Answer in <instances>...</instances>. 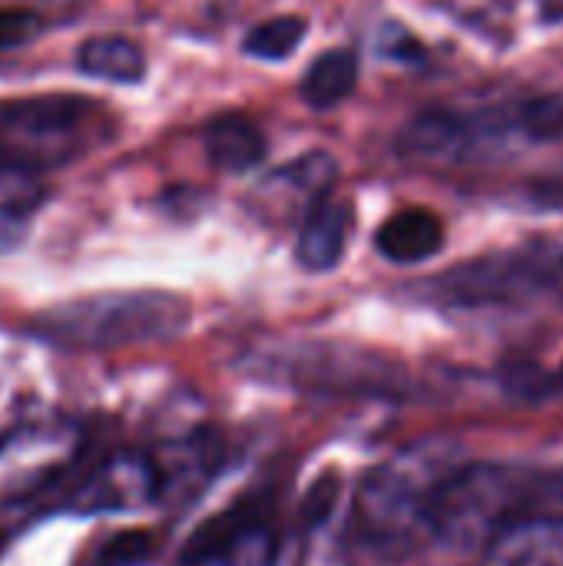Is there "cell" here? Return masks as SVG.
<instances>
[{
    "instance_id": "1",
    "label": "cell",
    "mask_w": 563,
    "mask_h": 566,
    "mask_svg": "<svg viewBox=\"0 0 563 566\" xmlns=\"http://www.w3.org/2000/svg\"><path fill=\"white\" fill-rule=\"evenodd\" d=\"M531 514H563V471L528 464H465L441 491L428 531L461 554L488 551L514 521Z\"/></svg>"
},
{
    "instance_id": "2",
    "label": "cell",
    "mask_w": 563,
    "mask_h": 566,
    "mask_svg": "<svg viewBox=\"0 0 563 566\" xmlns=\"http://www.w3.org/2000/svg\"><path fill=\"white\" fill-rule=\"evenodd\" d=\"M465 448L455 438H418L382 461L355 491V527L372 544H405L428 527L448 481L465 468Z\"/></svg>"
},
{
    "instance_id": "3",
    "label": "cell",
    "mask_w": 563,
    "mask_h": 566,
    "mask_svg": "<svg viewBox=\"0 0 563 566\" xmlns=\"http://www.w3.org/2000/svg\"><path fill=\"white\" fill-rule=\"evenodd\" d=\"M192 308L183 295L163 289L103 292L53 305L37 315L33 332L60 348L110 352L129 345L173 342L189 328Z\"/></svg>"
},
{
    "instance_id": "4",
    "label": "cell",
    "mask_w": 563,
    "mask_h": 566,
    "mask_svg": "<svg viewBox=\"0 0 563 566\" xmlns=\"http://www.w3.org/2000/svg\"><path fill=\"white\" fill-rule=\"evenodd\" d=\"M103 133V103L90 96L43 93L0 99V172H53L96 149Z\"/></svg>"
},
{
    "instance_id": "5",
    "label": "cell",
    "mask_w": 563,
    "mask_h": 566,
    "mask_svg": "<svg viewBox=\"0 0 563 566\" xmlns=\"http://www.w3.org/2000/svg\"><path fill=\"white\" fill-rule=\"evenodd\" d=\"M252 371L265 381L338 398H398L408 388L402 365L355 345L299 342L285 348H262L252 358Z\"/></svg>"
},
{
    "instance_id": "6",
    "label": "cell",
    "mask_w": 563,
    "mask_h": 566,
    "mask_svg": "<svg viewBox=\"0 0 563 566\" xmlns=\"http://www.w3.org/2000/svg\"><path fill=\"white\" fill-rule=\"evenodd\" d=\"M86 448V431L73 418L30 421L0 438V504H23L50 491Z\"/></svg>"
},
{
    "instance_id": "7",
    "label": "cell",
    "mask_w": 563,
    "mask_h": 566,
    "mask_svg": "<svg viewBox=\"0 0 563 566\" xmlns=\"http://www.w3.org/2000/svg\"><path fill=\"white\" fill-rule=\"evenodd\" d=\"M159 501V471L153 454L116 451L103 458L66 497V511L76 517L129 514Z\"/></svg>"
},
{
    "instance_id": "8",
    "label": "cell",
    "mask_w": 563,
    "mask_h": 566,
    "mask_svg": "<svg viewBox=\"0 0 563 566\" xmlns=\"http://www.w3.org/2000/svg\"><path fill=\"white\" fill-rule=\"evenodd\" d=\"M189 566H275L272 517L252 501H239L229 511L206 521L186 547Z\"/></svg>"
},
{
    "instance_id": "9",
    "label": "cell",
    "mask_w": 563,
    "mask_h": 566,
    "mask_svg": "<svg viewBox=\"0 0 563 566\" xmlns=\"http://www.w3.org/2000/svg\"><path fill=\"white\" fill-rule=\"evenodd\" d=\"M541 255H498L484 262H471L458 272L438 279L435 295L451 305H488V302H511L518 295L538 292L551 269Z\"/></svg>"
},
{
    "instance_id": "10",
    "label": "cell",
    "mask_w": 563,
    "mask_h": 566,
    "mask_svg": "<svg viewBox=\"0 0 563 566\" xmlns=\"http://www.w3.org/2000/svg\"><path fill=\"white\" fill-rule=\"evenodd\" d=\"M159 471V501L186 504L202 494V488L219 474L222 468V441L212 431H192L186 438H176L163 444L156 454Z\"/></svg>"
},
{
    "instance_id": "11",
    "label": "cell",
    "mask_w": 563,
    "mask_h": 566,
    "mask_svg": "<svg viewBox=\"0 0 563 566\" xmlns=\"http://www.w3.org/2000/svg\"><path fill=\"white\" fill-rule=\"evenodd\" d=\"M484 566H563V514H531L501 531Z\"/></svg>"
},
{
    "instance_id": "12",
    "label": "cell",
    "mask_w": 563,
    "mask_h": 566,
    "mask_svg": "<svg viewBox=\"0 0 563 566\" xmlns=\"http://www.w3.org/2000/svg\"><path fill=\"white\" fill-rule=\"evenodd\" d=\"M348 232H352V209L348 202L338 199H319L302 226L299 235V262L309 272H329L342 262L345 245H348Z\"/></svg>"
},
{
    "instance_id": "13",
    "label": "cell",
    "mask_w": 563,
    "mask_h": 566,
    "mask_svg": "<svg viewBox=\"0 0 563 566\" xmlns=\"http://www.w3.org/2000/svg\"><path fill=\"white\" fill-rule=\"evenodd\" d=\"M375 245L388 262L415 265V262L438 255V249L445 245V226L428 209H405V212H395L378 229Z\"/></svg>"
},
{
    "instance_id": "14",
    "label": "cell",
    "mask_w": 563,
    "mask_h": 566,
    "mask_svg": "<svg viewBox=\"0 0 563 566\" xmlns=\"http://www.w3.org/2000/svg\"><path fill=\"white\" fill-rule=\"evenodd\" d=\"M206 153L216 169L222 172H246L262 163L265 156V136L249 116L226 113L216 116L206 126Z\"/></svg>"
},
{
    "instance_id": "15",
    "label": "cell",
    "mask_w": 563,
    "mask_h": 566,
    "mask_svg": "<svg viewBox=\"0 0 563 566\" xmlns=\"http://www.w3.org/2000/svg\"><path fill=\"white\" fill-rule=\"evenodd\" d=\"M76 66L86 76H96V80L139 83L143 73H146V56L126 36H90L76 53Z\"/></svg>"
},
{
    "instance_id": "16",
    "label": "cell",
    "mask_w": 563,
    "mask_h": 566,
    "mask_svg": "<svg viewBox=\"0 0 563 566\" xmlns=\"http://www.w3.org/2000/svg\"><path fill=\"white\" fill-rule=\"evenodd\" d=\"M355 80H358V56L342 46L329 50L309 66L302 80V99L312 109H332L355 90Z\"/></svg>"
},
{
    "instance_id": "17",
    "label": "cell",
    "mask_w": 563,
    "mask_h": 566,
    "mask_svg": "<svg viewBox=\"0 0 563 566\" xmlns=\"http://www.w3.org/2000/svg\"><path fill=\"white\" fill-rule=\"evenodd\" d=\"M302 40H305L302 17H272L246 33L242 50L256 60H285Z\"/></svg>"
},
{
    "instance_id": "18",
    "label": "cell",
    "mask_w": 563,
    "mask_h": 566,
    "mask_svg": "<svg viewBox=\"0 0 563 566\" xmlns=\"http://www.w3.org/2000/svg\"><path fill=\"white\" fill-rule=\"evenodd\" d=\"M458 139H461L458 119H451L445 113H431V116H418L405 129L402 146H405V153H415V156H435V153L455 149Z\"/></svg>"
},
{
    "instance_id": "19",
    "label": "cell",
    "mask_w": 563,
    "mask_h": 566,
    "mask_svg": "<svg viewBox=\"0 0 563 566\" xmlns=\"http://www.w3.org/2000/svg\"><path fill=\"white\" fill-rule=\"evenodd\" d=\"M302 554L295 566H345L342 544L335 537V517L302 521Z\"/></svg>"
},
{
    "instance_id": "20",
    "label": "cell",
    "mask_w": 563,
    "mask_h": 566,
    "mask_svg": "<svg viewBox=\"0 0 563 566\" xmlns=\"http://www.w3.org/2000/svg\"><path fill=\"white\" fill-rule=\"evenodd\" d=\"M521 126L541 143L563 139V93H548L521 106Z\"/></svg>"
},
{
    "instance_id": "21",
    "label": "cell",
    "mask_w": 563,
    "mask_h": 566,
    "mask_svg": "<svg viewBox=\"0 0 563 566\" xmlns=\"http://www.w3.org/2000/svg\"><path fill=\"white\" fill-rule=\"evenodd\" d=\"M153 554H156V544L149 531H123L106 541V547L96 557V566H146L153 560Z\"/></svg>"
},
{
    "instance_id": "22",
    "label": "cell",
    "mask_w": 563,
    "mask_h": 566,
    "mask_svg": "<svg viewBox=\"0 0 563 566\" xmlns=\"http://www.w3.org/2000/svg\"><path fill=\"white\" fill-rule=\"evenodd\" d=\"M40 30H43L40 13L23 10V7H17V10H13V7H10V10H0V53L30 43Z\"/></svg>"
},
{
    "instance_id": "23",
    "label": "cell",
    "mask_w": 563,
    "mask_h": 566,
    "mask_svg": "<svg viewBox=\"0 0 563 566\" xmlns=\"http://www.w3.org/2000/svg\"><path fill=\"white\" fill-rule=\"evenodd\" d=\"M504 388L518 398H528V401H538L544 398L548 391H554V378H548L538 365H528V361H518V365H508L504 368Z\"/></svg>"
},
{
    "instance_id": "24",
    "label": "cell",
    "mask_w": 563,
    "mask_h": 566,
    "mask_svg": "<svg viewBox=\"0 0 563 566\" xmlns=\"http://www.w3.org/2000/svg\"><path fill=\"white\" fill-rule=\"evenodd\" d=\"M531 202L541 206V209H557V212H563V169L531 182Z\"/></svg>"
},
{
    "instance_id": "25",
    "label": "cell",
    "mask_w": 563,
    "mask_h": 566,
    "mask_svg": "<svg viewBox=\"0 0 563 566\" xmlns=\"http://www.w3.org/2000/svg\"><path fill=\"white\" fill-rule=\"evenodd\" d=\"M27 235V219L20 216V209H3L0 206V255L13 252Z\"/></svg>"
},
{
    "instance_id": "26",
    "label": "cell",
    "mask_w": 563,
    "mask_h": 566,
    "mask_svg": "<svg viewBox=\"0 0 563 566\" xmlns=\"http://www.w3.org/2000/svg\"><path fill=\"white\" fill-rule=\"evenodd\" d=\"M554 391H563V365H561V371L554 375Z\"/></svg>"
},
{
    "instance_id": "27",
    "label": "cell",
    "mask_w": 563,
    "mask_h": 566,
    "mask_svg": "<svg viewBox=\"0 0 563 566\" xmlns=\"http://www.w3.org/2000/svg\"><path fill=\"white\" fill-rule=\"evenodd\" d=\"M0 551H3V541H0Z\"/></svg>"
}]
</instances>
